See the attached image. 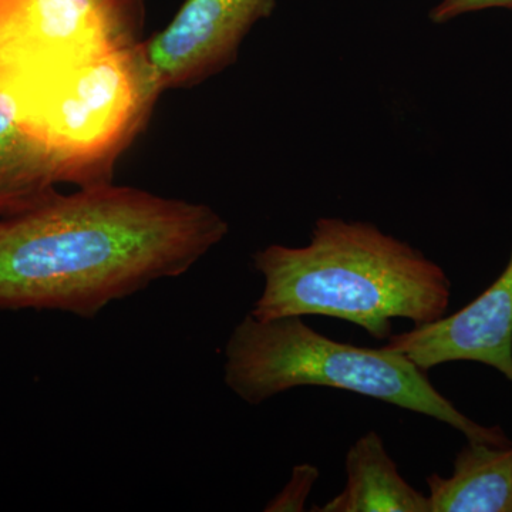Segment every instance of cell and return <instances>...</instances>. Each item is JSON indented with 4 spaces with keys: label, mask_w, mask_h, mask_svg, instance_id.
I'll use <instances>...</instances> for the list:
<instances>
[{
    "label": "cell",
    "mask_w": 512,
    "mask_h": 512,
    "mask_svg": "<svg viewBox=\"0 0 512 512\" xmlns=\"http://www.w3.org/2000/svg\"><path fill=\"white\" fill-rule=\"evenodd\" d=\"M348 483L320 512H430L429 497L407 483L382 437L369 431L349 448Z\"/></svg>",
    "instance_id": "9c48e42d"
},
{
    "label": "cell",
    "mask_w": 512,
    "mask_h": 512,
    "mask_svg": "<svg viewBox=\"0 0 512 512\" xmlns=\"http://www.w3.org/2000/svg\"><path fill=\"white\" fill-rule=\"evenodd\" d=\"M275 6L276 0H187L143 43L158 90L200 83L234 63L245 37Z\"/></svg>",
    "instance_id": "8992f818"
},
{
    "label": "cell",
    "mask_w": 512,
    "mask_h": 512,
    "mask_svg": "<svg viewBox=\"0 0 512 512\" xmlns=\"http://www.w3.org/2000/svg\"><path fill=\"white\" fill-rule=\"evenodd\" d=\"M320 476L318 468L312 464H299L293 468L291 480L274 500L265 507L266 512H299L305 510L306 500L313 485Z\"/></svg>",
    "instance_id": "8fae6325"
},
{
    "label": "cell",
    "mask_w": 512,
    "mask_h": 512,
    "mask_svg": "<svg viewBox=\"0 0 512 512\" xmlns=\"http://www.w3.org/2000/svg\"><path fill=\"white\" fill-rule=\"evenodd\" d=\"M487 9H507L512 12V0H441L430 10V20L436 25H443L468 13Z\"/></svg>",
    "instance_id": "7c38bea8"
},
{
    "label": "cell",
    "mask_w": 512,
    "mask_h": 512,
    "mask_svg": "<svg viewBox=\"0 0 512 512\" xmlns=\"http://www.w3.org/2000/svg\"><path fill=\"white\" fill-rule=\"evenodd\" d=\"M228 231L208 205L138 188L56 191L0 218V311L94 318L111 302L184 275Z\"/></svg>",
    "instance_id": "6da1fadb"
},
{
    "label": "cell",
    "mask_w": 512,
    "mask_h": 512,
    "mask_svg": "<svg viewBox=\"0 0 512 512\" xmlns=\"http://www.w3.org/2000/svg\"><path fill=\"white\" fill-rule=\"evenodd\" d=\"M384 349L402 353L421 370L450 362L493 367L512 383V248L503 274L453 315L392 335Z\"/></svg>",
    "instance_id": "52a82bcc"
},
{
    "label": "cell",
    "mask_w": 512,
    "mask_h": 512,
    "mask_svg": "<svg viewBox=\"0 0 512 512\" xmlns=\"http://www.w3.org/2000/svg\"><path fill=\"white\" fill-rule=\"evenodd\" d=\"M224 359L225 384L251 406L296 387H333L431 417L468 441L512 444L500 426H481L461 413L402 353L336 342L301 316L259 320L248 313L229 335Z\"/></svg>",
    "instance_id": "3957f363"
},
{
    "label": "cell",
    "mask_w": 512,
    "mask_h": 512,
    "mask_svg": "<svg viewBox=\"0 0 512 512\" xmlns=\"http://www.w3.org/2000/svg\"><path fill=\"white\" fill-rule=\"evenodd\" d=\"M252 262L264 278L249 312L259 320L329 316L384 340L393 319L426 325L450 305L444 269L370 222L319 218L305 247L269 245Z\"/></svg>",
    "instance_id": "7a4b0ae2"
},
{
    "label": "cell",
    "mask_w": 512,
    "mask_h": 512,
    "mask_svg": "<svg viewBox=\"0 0 512 512\" xmlns=\"http://www.w3.org/2000/svg\"><path fill=\"white\" fill-rule=\"evenodd\" d=\"M143 0H0V100L16 120L90 60L138 43Z\"/></svg>",
    "instance_id": "5b68a950"
},
{
    "label": "cell",
    "mask_w": 512,
    "mask_h": 512,
    "mask_svg": "<svg viewBox=\"0 0 512 512\" xmlns=\"http://www.w3.org/2000/svg\"><path fill=\"white\" fill-rule=\"evenodd\" d=\"M160 93L143 43H134L83 64L19 123L52 154L63 183H110Z\"/></svg>",
    "instance_id": "277c9868"
},
{
    "label": "cell",
    "mask_w": 512,
    "mask_h": 512,
    "mask_svg": "<svg viewBox=\"0 0 512 512\" xmlns=\"http://www.w3.org/2000/svg\"><path fill=\"white\" fill-rule=\"evenodd\" d=\"M63 183L52 154L0 100V218L32 208Z\"/></svg>",
    "instance_id": "30bf717a"
},
{
    "label": "cell",
    "mask_w": 512,
    "mask_h": 512,
    "mask_svg": "<svg viewBox=\"0 0 512 512\" xmlns=\"http://www.w3.org/2000/svg\"><path fill=\"white\" fill-rule=\"evenodd\" d=\"M430 512H512V444L468 441L450 477H427Z\"/></svg>",
    "instance_id": "ba28073f"
}]
</instances>
